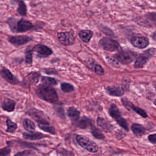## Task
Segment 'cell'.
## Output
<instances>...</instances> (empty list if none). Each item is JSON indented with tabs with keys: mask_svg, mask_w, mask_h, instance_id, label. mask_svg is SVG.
Wrapping results in <instances>:
<instances>
[{
	"mask_svg": "<svg viewBox=\"0 0 156 156\" xmlns=\"http://www.w3.org/2000/svg\"><path fill=\"white\" fill-rule=\"evenodd\" d=\"M94 126L92 119L85 115L81 117L76 122V126L82 129H91Z\"/></svg>",
	"mask_w": 156,
	"mask_h": 156,
	"instance_id": "13",
	"label": "cell"
},
{
	"mask_svg": "<svg viewBox=\"0 0 156 156\" xmlns=\"http://www.w3.org/2000/svg\"><path fill=\"white\" fill-rule=\"evenodd\" d=\"M38 126L39 128L44 132L53 135L56 134L55 129L54 127L51 126L50 124H38Z\"/></svg>",
	"mask_w": 156,
	"mask_h": 156,
	"instance_id": "25",
	"label": "cell"
},
{
	"mask_svg": "<svg viewBox=\"0 0 156 156\" xmlns=\"http://www.w3.org/2000/svg\"><path fill=\"white\" fill-rule=\"evenodd\" d=\"M8 23L13 33H24L28 31L33 27L32 23L28 20L21 19L17 21L15 19L10 18Z\"/></svg>",
	"mask_w": 156,
	"mask_h": 156,
	"instance_id": "2",
	"label": "cell"
},
{
	"mask_svg": "<svg viewBox=\"0 0 156 156\" xmlns=\"http://www.w3.org/2000/svg\"><path fill=\"white\" fill-rule=\"evenodd\" d=\"M55 111L56 113V115L62 119L66 118L65 113L64 110L62 107L57 106L54 108Z\"/></svg>",
	"mask_w": 156,
	"mask_h": 156,
	"instance_id": "31",
	"label": "cell"
},
{
	"mask_svg": "<svg viewBox=\"0 0 156 156\" xmlns=\"http://www.w3.org/2000/svg\"><path fill=\"white\" fill-rule=\"evenodd\" d=\"M115 59L123 64H128L133 62L135 58V55L130 51H120L115 55Z\"/></svg>",
	"mask_w": 156,
	"mask_h": 156,
	"instance_id": "8",
	"label": "cell"
},
{
	"mask_svg": "<svg viewBox=\"0 0 156 156\" xmlns=\"http://www.w3.org/2000/svg\"><path fill=\"white\" fill-rule=\"evenodd\" d=\"M131 43L136 48L144 49L149 45V41L146 37H134L131 39Z\"/></svg>",
	"mask_w": 156,
	"mask_h": 156,
	"instance_id": "14",
	"label": "cell"
},
{
	"mask_svg": "<svg viewBox=\"0 0 156 156\" xmlns=\"http://www.w3.org/2000/svg\"><path fill=\"white\" fill-rule=\"evenodd\" d=\"M115 135L116 138L118 140L122 139V138L125 137L126 136V134L123 131L120 130V129L117 131Z\"/></svg>",
	"mask_w": 156,
	"mask_h": 156,
	"instance_id": "36",
	"label": "cell"
},
{
	"mask_svg": "<svg viewBox=\"0 0 156 156\" xmlns=\"http://www.w3.org/2000/svg\"><path fill=\"white\" fill-rule=\"evenodd\" d=\"M150 54L148 52H145L140 55L136 60L134 66L136 68H141L147 63L149 58Z\"/></svg>",
	"mask_w": 156,
	"mask_h": 156,
	"instance_id": "19",
	"label": "cell"
},
{
	"mask_svg": "<svg viewBox=\"0 0 156 156\" xmlns=\"http://www.w3.org/2000/svg\"><path fill=\"white\" fill-rule=\"evenodd\" d=\"M94 71L99 76H102L104 75L105 71L103 67L98 64H95L94 66H93Z\"/></svg>",
	"mask_w": 156,
	"mask_h": 156,
	"instance_id": "33",
	"label": "cell"
},
{
	"mask_svg": "<svg viewBox=\"0 0 156 156\" xmlns=\"http://www.w3.org/2000/svg\"><path fill=\"white\" fill-rule=\"evenodd\" d=\"M122 105L126 108V109L129 111H134L136 114L139 115L144 118H147L148 117V115L147 112L140 108L135 105L130 100L126 98H123L121 99Z\"/></svg>",
	"mask_w": 156,
	"mask_h": 156,
	"instance_id": "7",
	"label": "cell"
},
{
	"mask_svg": "<svg viewBox=\"0 0 156 156\" xmlns=\"http://www.w3.org/2000/svg\"><path fill=\"white\" fill-rule=\"evenodd\" d=\"M91 132L92 136L96 139L104 140L105 139V136L102 132V130L96 127L94 125L91 128Z\"/></svg>",
	"mask_w": 156,
	"mask_h": 156,
	"instance_id": "24",
	"label": "cell"
},
{
	"mask_svg": "<svg viewBox=\"0 0 156 156\" xmlns=\"http://www.w3.org/2000/svg\"><path fill=\"white\" fill-rule=\"evenodd\" d=\"M146 17L149 20L156 25V13L150 12L146 15Z\"/></svg>",
	"mask_w": 156,
	"mask_h": 156,
	"instance_id": "34",
	"label": "cell"
},
{
	"mask_svg": "<svg viewBox=\"0 0 156 156\" xmlns=\"http://www.w3.org/2000/svg\"><path fill=\"white\" fill-rule=\"evenodd\" d=\"M99 44L102 49L108 51H115L120 49V45L116 41L107 37L101 39Z\"/></svg>",
	"mask_w": 156,
	"mask_h": 156,
	"instance_id": "6",
	"label": "cell"
},
{
	"mask_svg": "<svg viewBox=\"0 0 156 156\" xmlns=\"http://www.w3.org/2000/svg\"><path fill=\"white\" fill-rule=\"evenodd\" d=\"M96 122L97 126L105 133H110L115 128L110 121L102 117H98Z\"/></svg>",
	"mask_w": 156,
	"mask_h": 156,
	"instance_id": "10",
	"label": "cell"
},
{
	"mask_svg": "<svg viewBox=\"0 0 156 156\" xmlns=\"http://www.w3.org/2000/svg\"><path fill=\"white\" fill-rule=\"evenodd\" d=\"M32 39L30 37L26 35H20V36H10L9 37V41L15 46H20L24 45L31 41Z\"/></svg>",
	"mask_w": 156,
	"mask_h": 156,
	"instance_id": "11",
	"label": "cell"
},
{
	"mask_svg": "<svg viewBox=\"0 0 156 156\" xmlns=\"http://www.w3.org/2000/svg\"><path fill=\"white\" fill-rule=\"evenodd\" d=\"M109 116L115 119L116 123L126 131H129V124L126 119L122 116L118 107L115 104H112L108 108Z\"/></svg>",
	"mask_w": 156,
	"mask_h": 156,
	"instance_id": "3",
	"label": "cell"
},
{
	"mask_svg": "<svg viewBox=\"0 0 156 156\" xmlns=\"http://www.w3.org/2000/svg\"><path fill=\"white\" fill-rule=\"evenodd\" d=\"M27 9L26 4L24 2L20 1L19 6L17 9V12L22 16H26L27 14Z\"/></svg>",
	"mask_w": 156,
	"mask_h": 156,
	"instance_id": "27",
	"label": "cell"
},
{
	"mask_svg": "<svg viewBox=\"0 0 156 156\" xmlns=\"http://www.w3.org/2000/svg\"><path fill=\"white\" fill-rule=\"evenodd\" d=\"M57 37L60 43L65 46L72 45L75 42V38L70 32L58 33Z\"/></svg>",
	"mask_w": 156,
	"mask_h": 156,
	"instance_id": "9",
	"label": "cell"
},
{
	"mask_svg": "<svg viewBox=\"0 0 156 156\" xmlns=\"http://www.w3.org/2000/svg\"><path fill=\"white\" fill-rule=\"evenodd\" d=\"M16 103L12 99L6 98L2 104V108L4 111L8 112H12L15 109Z\"/></svg>",
	"mask_w": 156,
	"mask_h": 156,
	"instance_id": "20",
	"label": "cell"
},
{
	"mask_svg": "<svg viewBox=\"0 0 156 156\" xmlns=\"http://www.w3.org/2000/svg\"><path fill=\"white\" fill-rule=\"evenodd\" d=\"M6 125H7V128L6 129V131L8 133L13 134L15 133L16 129L18 128L17 124L10 119H8L6 120Z\"/></svg>",
	"mask_w": 156,
	"mask_h": 156,
	"instance_id": "26",
	"label": "cell"
},
{
	"mask_svg": "<svg viewBox=\"0 0 156 156\" xmlns=\"http://www.w3.org/2000/svg\"><path fill=\"white\" fill-rule=\"evenodd\" d=\"M28 113L38 124H50V118L42 110L32 108L29 109Z\"/></svg>",
	"mask_w": 156,
	"mask_h": 156,
	"instance_id": "5",
	"label": "cell"
},
{
	"mask_svg": "<svg viewBox=\"0 0 156 156\" xmlns=\"http://www.w3.org/2000/svg\"><path fill=\"white\" fill-rule=\"evenodd\" d=\"M41 82L43 84L49 86H54L57 84V81L54 78L47 76H42Z\"/></svg>",
	"mask_w": 156,
	"mask_h": 156,
	"instance_id": "28",
	"label": "cell"
},
{
	"mask_svg": "<svg viewBox=\"0 0 156 156\" xmlns=\"http://www.w3.org/2000/svg\"><path fill=\"white\" fill-rule=\"evenodd\" d=\"M106 91L109 95L114 97H121L125 93L124 89L120 87H108L106 88Z\"/></svg>",
	"mask_w": 156,
	"mask_h": 156,
	"instance_id": "18",
	"label": "cell"
},
{
	"mask_svg": "<svg viewBox=\"0 0 156 156\" xmlns=\"http://www.w3.org/2000/svg\"><path fill=\"white\" fill-rule=\"evenodd\" d=\"M153 104H154V105L156 106V99H155L153 101Z\"/></svg>",
	"mask_w": 156,
	"mask_h": 156,
	"instance_id": "39",
	"label": "cell"
},
{
	"mask_svg": "<svg viewBox=\"0 0 156 156\" xmlns=\"http://www.w3.org/2000/svg\"><path fill=\"white\" fill-rule=\"evenodd\" d=\"M35 92L41 99L48 103L55 104L59 99L56 90L51 86L39 85L36 88Z\"/></svg>",
	"mask_w": 156,
	"mask_h": 156,
	"instance_id": "1",
	"label": "cell"
},
{
	"mask_svg": "<svg viewBox=\"0 0 156 156\" xmlns=\"http://www.w3.org/2000/svg\"><path fill=\"white\" fill-rule=\"evenodd\" d=\"M23 126L25 130L28 132H33L36 129L35 123L28 118L24 119L23 122Z\"/></svg>",
	"mask_w": 156,
	"mask_h": 156,
	"instance_id": "23",
	"label": "cell"
},
{
	"mask_svg": "<svg viewBox=\"0 0 156 156\" xmlns=\"http://www.w3.org/2000/svg\"><path fill=\"white\" fill-rule=\"evenodd\" d=\"M31 151L26 150L16 153L14 156H28L31 153Z\"/></svg>",
	"mask_w": 156,
	"mask_h": 156,
	"instance_id": "37",
	"label": "cell"
},
{
	"mask_svg": "<svg viewBox=\"0 0 156 156\" xmlns=\"http://www.w3.org/2000/svg\"><path fill=\"white\" fill-rule=\"evenodd\" d=\"M11 148L9 146H7L0 150V156H10Z\"/></svg>",
	"mask_w": 156,
	"mask_h": 156,
	"instance_id": "32",
	"label": "cell"
},
{
	"mask_svg": "<svg viewBox=\"0 0 156 156\" xmlns=\"http://www.w3.org/2000/svg\"><path fill=\"white\" fill-rule=\"evenodd\" d=\"M147 139L149 142L153 145L156 144V133L151 134L147 137Z\"/></svg>",
	"mask_w": 156,
	"mask_h": 156,
	"instance_id": "35",
	"label": "cell"
},
{
	"mask_svg": "<svg viewBox=\"0 0 156 156\" xmlns=\"http://www.w3.org/2000/svg\"><path fill=\"white\" fill-rule=\"evenodd\" d=\"M23 137L27 140H36L42 139L44 138L49 137L46 135H44L41 132L33 131V132H23Z\"/></svg>",
	"mask_w": 156,
	"mask_h": 156,
	"instance_id": "15",
	"label": "cell"
},
{
	"mask_svg": "<svg viewBox=\"0 0 156 156\" xmlns=\"http://www.w3.org/2000/svg\"><path fill=\"white\" fill-rule=\"evenodd\" d=\"M93 34V32L89 30H82L78 34L79 38L85 43L89 42L92 39Z\"/></svg>",
	"mask_w": 156,
	"mask_h": 156,
	"instance_id": "22",
	"label": "cell"
},
{
	"mask_svg": "<svg viewBox=\"0 0 156 156\" xmlns=\"http://www.w3.org/2000/svg\"><path fill=\"white\" fill-rule=\"evenodd\" d=\"M33 51L37 53L38 56L41 58L47 57L53 53L52 50L51 48L41 44L35 45L33 49Z\"/></svg>",
	"mask_w": 156,
	"mask_h": 156,
	"instance_id": "12",
	"label": "cell"
},
{
	"mask_svg": "<svg viewBox=\"0 0 156 156\" xmlns=\"http://www.w3.org/2000/svg\"><path fill=\"white\" fill-rule=\"evenodd\" d=\"M61 88L62 91L64 93H69L74 90V87L73 85L69 83H62L61 85Z\"/></svg>",
	"mask_w": 156,
	"mask_h": 156,
	"instance_id": "29",
	"label": "cell"
},
{
	"mask_svg": "<svg viewBox=\"0 0 156 156\" xmlns=\"http://www.w3.org/2000/svg\"><path fill=\"white\" fill-rule=\"evenodd\" d=\"M33 52V51L30 48H28L25 50V61L27 64H31L32 63Z\"/></svg>",
	"mask_w": 156,
	"mask_h": 156,
	"instance_id": "30",
	"label": "cell"
},
{
	"mask_svg": "<svg viewBox=\"0 0 156 156\" xmlns=\"http://www.w3.org/2000/svg\"><path fill=\"white\" fill-rule=\"evenodd\" d=\"M67 115L72 121H76L80 118L81 112L73 107H70L67 112Z\"/></svg>",
	"mask_w": 156,
	"mask_h": 156,
	"instance_id": "21",
	"label": "cell"
},
{
	"mask_svg": "<svg viewBox=\"0 0 156 156\" xmlns=\"http://www.w3.org/2000/svg\"><path fill=\"white\" fill-rule=\"evenodd\" d=\"M152 38H153L154 40L155 41H156V32H155V33H154L153 35H152Z\"/></svg>",
	"mask_w": 156,
	"mask_h": 156,
	"instance_id": "38",
	"label": "cell"
},
{
	"mask_svg": "<svg viewBox=\"0 0 156 156\" xmlns=\"http://www.w3.org/2000/svg\"><path fill=\"white\" fill-rule=\"evenodd\" d=\"M1 76L6 81L12 85L17 84L19 83L18 79L7 68H4L1 70Z\"/></svg>",
	"mask_w": 156,
	"mask_h": 156,
	"instance_id": "16",
	"label": "cell"
},
{
	"mask_svg": "<svg viewBox=\"0 0 156 156\" xmlns=\"http://www.w3.org/2000/svg\"><path fill=\"white\" fill-rule=\"evenodd\" d=\"M130 129L133 134L137 137H140L145 135L147 130L143 125L136 123H133L131 125Z\"/></svg>",
	"mask_w": 156,
	"mask_h": 156,
	"instance_id": "17",
	"label": "cell"
},
{
	"mask_svg": "<svg viewBox=\"0 0 156 156\" xmlns=\"http://www.w3.org/2000/svg\"><path fill=\"white\" fill-rule=\"evenodd\" d=\"M76 140L78 145L84 149L92 153H97L99 148L96 143L90 140L89 138L83 135H77Z\"/></svg>",
	"mask_w": 156,
	"mask_h": 156,
	"instance_id": "4",
	"label": "cell"
}]
</instances>
